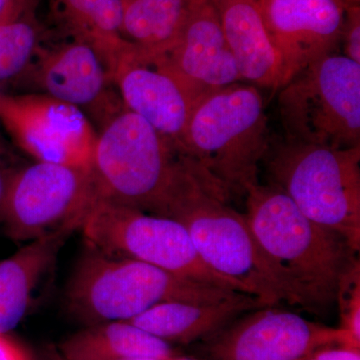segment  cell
I'll return each instance as SVG.
<instances>
[{
	"label": "cell",
	"mask_w": 360,
	"mask_h": 360,
	"mask_svg": "<svg viewBox=\"0 0 360 360\" xmlns=\"http://www.w3.org/2000/svg\"><path fill=\"white\" fill-rule=\"evenodd\" d=\"M241 79L281 89L290 79L262 18L258 0H212Z\"/></svg>",
	"instance_id": "obj_16"
},
{
	"label": "cell",
	"mask_w": 360,
	"mask_h": 360,
	"mask_svg": "<svg viewBox=\"0 0 360 360\" xmlns=\"http://www.w3.org/2000/svg\"><path fill=\"white\" fill-rule=\"evenodd\" d=\"M195 163L180 158L161 217L184 225L200 259L266 307L288 296L258 246L245 214Z\"/></svg>",
	"instance_id": "obj_2"
},
{
	"label": "cell",
	"mask_w": 360,
	"mask_h": 360,
	"mask_svg": "<svg viewBox=\"0 0 360 360\" xmlns=\"http://www.w3.org/2000/svg\"><path fill=\"white\" fill-rule=\"evenodd\" d=\"M54 9L71 39L96 49L110 71L130 45L122 35L120 0H54Z\"/></svg>",
	"instance_id": "obj_20"
},
{
	"label": "cell",
	"mask_w": 360,
	"mask_h": 360,
	"mask_svg": "<svg viewBox=\"0 0 360 360\" xmlns=\"http://www.w3.org/2000/svg\"><path fill=\"white\" fill-rule=\"evenodd\" d=\"M340 328L310 321L278 307L240 315L206 338L210 360H305L316 350L342 345Z\"/></svg>",
	"instance_id": "obj_11"
},
{
	"label": "cell",
	"mask_w": 360,
	"mask_h": 360,
	"mask_svg": "<svg viewBox=\"0 0 360 360\" xmlns=\"http://www.w3.org/2000/svg\"><path fill=\"white\" fill-rule=\"evenodd\" d=\"M262 307L266 305L246 293L217 302H167L129 322L169 345H191L206 340L240 315Z\"/></svg>",
	"instance_id": "obj_17"
},
{
	"label": "cell",
	"mask_w": 360,
	"mask_h": 360,
	"mask_svg": "<svg viewBox=\"0 0 360 360\" xmlns=\"http://www.w3.org/2000/svg\"><path fill=\"white\" fill-rule=\"evenodd\" d=\"M32 7V0H0V22L13 20Z\"/></svg>",
	"instance_id": "obj_28"
},
{
	"label": "cell",
	"mask_w": 360,
	"mask_h": 360,
	"mask_svg": "<svg viewBox=\"0 0 360 360\" xmlns=\"http://www.w3.org/2000/svg\"><path fill=\"white\" fill-rule=\"evenodd\" d=\"M336 302L340 307L342 347L360 350V264L352 260L341 277Z\"/></svg>",
	"instance_id": "obj_23"
},
{
	"label": "cell",
	"mask_w": 360,
	"mask_h": 360,
	"mask_svg": "<svg viewBox=\"0 0 360 360\" xmlns=\"http://www.w3.org/2000/svg\"><path fill=\"white\" fill-rule=\"evenodd\" d=\"M269 148L264 98L253 85L233 84L194 104L180 153L227 195H246Z\"/></svg>",
	"instance_id": "obj_3"
},
{
	"label": "cell",
	"mask_w": 360,
	"mask_h": 360,
	"mask_svg": "<svg viewBox=\"0 0 360 360\" xmlns=\"http://www.w3.org/2000/svg\"><path fill=\"white\" fill-rule=\"evenodd\" d=\"M265 27L290 78L333 53L345 20L341 0H258Z\"/></svg>",
	"instance_id": "obj_15"
},
{
	"label": "cell",
	"mask_w": 360,
	"mask_h": 360,
	"mask_svg": "<svg viewBox=\"0 0 360 360\" xmlns=\"http://www.w3.org/2000/svg\"><path fill=\"white\" fill-rule=\"evenodd\" d=\"M85 245L113 257L139 260L177 276L246 293L200 259L184 225L94 195L80 225ZM248 295V293H246Z\"/></svg>",
	"instance_id": "obj_8"
},
{
	"label": "cell",
	"mask_w": 360,
	"mask_h": 360,
	"mask_svg": "<svg viewBox=\"0 0 360 360\" xmlns=\"http://www.w3.org/2000/svg\"><path fill=\"white\" fill-rule=\"evenodd\" d=\"M286 141L333 148L360 146V63L331 53L281 89Z\"/></svg>",
	"instance_id": "obj_7"
},
{
	"label": "cell",
	"mask_w": 360,
	"mask_h": 360,
	"mask_svg": "<svg viewBox=\"0 0 360 360\" xmlns=\"http://www.w3.org/2000/svg\"><path fill=\"white\" fill-rule=\"evenodd\" d=\"M0 123L34 161L91 170L97 130L79 108L40 92L0 91Z\"/></svg>",
	"instance_id": "obj_10"
},
{
	"label": "cell",
	"mask_w": 360,
	"mask_h": 360,
	"mask_svg": "<svg viewBox=\"0 0 360 360\" xmlns=\"http://www.w3.org/2000/svg\"><path fill=\"white\" fill-rule=\"evenodd\" d=\"M264 160L270 184L359 253L360 146L333 148L285 139Z\"/></svg>",
	"instance_id": "obj_5"
},
{
	"label": "cell",
	"mask_w": 360,
	"mask_h": 360,
	"mask_svg": "<svg viewBox=\"0 0 360 360\" xmlns=\"http://www.w3.org/2000/svg\"><path fill=\"white\" fill-rule=\"evenodd\" d=\"M245 196L246 220L288 304L314 312L333 305L356 252L340 234L303 214L276 186L258 184Z\"/></svg>",
	"instance_id": "obj_1"
},
{
	"label": "cell",
	"mask_w": 360,
	"mask_h": 360,
	"mask_svg": "<svg viewBox=\"0 0 360 360\" xmlns=\"http://www.w3.org/2000/svg\"><path fill=\"white\" fill-rule=\"evenodd\" d=\"M70 233L61 231L30 241L0 262V335H8L25 319L35 288Z\"/></svg>",
	"instance_id": "obj_18"
},
{
	"label": "cell",
	"mask_w": 360,
	"mask_h": 360,
	"mask_svg": "<svg viewBox=\"0 0 360 360\" xmlns=\"http://www.w3.org/2000/svg\"><path fill=\"white\" fill-rule=\"evenodd\" d=\"M94 195L91 170L34 161L13 174L0 222L18 243L73 232L80 229Z\"/></svg>",
	"instance_id": "obj_9"
},
{
	"label": "cell",
	"mask_w": 360,
	"mask_h": 360,
	"mask_svg": "<svg viewBox=\"0 0 360 360\" xmlns=\"http://www.w3.org/2000/svg\"><path fill=\"white\" fill-rule=\"evenodd\" d=\"M352 1H356V0H352Z\"/></svg>",
	"instance_id": "obj_31"
},
{
	"label": "cell",
	"mask_w": 360,
	"mask_h": 360,
	"mask_svg": "<svg viewBox=\"0 0 360 360\" xmlns=\"http://www.w3.org/2000/svg\"><path fill=\"white\" fill-rule=\"evenodd\" d=\"M243 292L177 276L85 245L66 288L70 314L85 326L129 321L167 302H217Z\"/></svg>",
	"instance_id": "obj_4"
},
{
	"label": "cell",
	"mask_w": 360,
	"mask_h": 360,
	"mask_svg": "<svg viewBox=\"0 0 360 360\" xmlns=\"http://www.w3.org/2000/svg\"><path fill=\"white\" fill-rule=\"evenodd\" d=\"M151 56L195 103L210 92L243 80L212 0H193L174 44Z\"/></svg>",
	"instance_id": "obj_13"
},
{
	"label": "cell",
	"mask_w": 360,
	"mask_h": 360,
	"mask_svg": "<svg viewBox=\"0 0 360 360\" xmlns=\"http://www.w3.org/2000/svg\"><path fill=\"white\" fill-rule=\"evenodd\" d=\"M0 360H30L22 345L8 335H0Z\"/></svg>",
	"instance_id": "obj_27"
},
{
	"label": "cell",
	"mask_w": 360,
	"mask_h": 360,
	"mask_svg": "<svg viewBox=\"0 0 360 360\" xmlns=\"http://www.w3.org/2000/svg\"><path fill=\"white\" fill-rule=\"evenodd\" d=\"M193 0H120L123 39L150 56L179 37Z\"/></svg>",
	"instance_id": "obj_21"
},
{
	"label": "cell",
	"mask_w": 360,
	"mask_h": 360,
	"mask_svg": "<svg viewBox=\"0 0 360 360\" xmlns=\"http://www.w3.org/2000/svg\"><path fill=\"white\" fill-rule=\"evenodd\" d=\"M65 360H117L135 357L168 359L174 348L129 321L85 326L60 345Z\"/></svg>",
	"instance_id": "obj_19"
},
{
	"label": "cell",
	"mask_w": 360,
	"mask_h": 360,
	"mask_svg": "<svg viewBox=\"0 0 360 360\" xmlns=\"http://www.w3.org/2000/svg\"><path fill=\"white\" fill-rule=\"evenodd\" d=\"M168 360H198V359H191V357L179 356V355H175V356L170 357V359Z\"/></svg>",
	"instance_id": "obj_30"
},
{
	"label": "cell",
	"mask_w": 360,
	"mask_h": 360,
	"mask_svg": "<svg viewBox=\"0 0 360 360\" xmlns=\"http://www.w3.org/2000/svg\"><path fill=\"white\" fill-rule=\"evenodd\" d=\"M305 360H360V350L330 345L316 350Z\"/></svg>",
	"instance_id": "obj_26"
},
{
	"label": "cell",
	"mask_w": 360,
	"mask_h": 360,
	"mask_svg": "<svg viewBox=\"0 0 360 360\" xmlns=\"http://www.w3.org/2000/svg\"><path fill=\"white\" fill-rule=\"evenodd\" d=\"M127 110L148 122L180 153L195 101L153 56L130 44L110 70Z\"/></svg>",
	"instance_id": "obj_14"
},
{
	"label": "cell",
	"mask_w": 360,
	"mask_h": 360,
	"mask_svg": "<svg viewBox=\"0 0 360 360\" xmlns=\"http://www.w3.org/2000/svg\"><path fill=\"white\" fill-rule=\"evenodd\" d=\"M345 58L360 63V9L359 6H349L345 11L342 35Z\"/></svg>",
	"instance_id": "obj_24"
},
{
	"label": "cell",
	"mask_w": 360,
	"mask_h": 360,
	"mask_svg": "<svg viewBox=\"0 0 360 360\" xmlns=\"http://www.w3.org/2000/svg\"><path fill=\"white\" fill-rule=\"evenodd\" d=\"M40 51V30L32 7L0 22V86L25 77Z\"/></svg>",
	"instance_id": "obj_22"
},
{
	"label": "cell",
	"mask_w": 360,
	"mask_h": 360,
	"mask_svg": "<svg viewBox=\"0 0 360 360\" xmlns=\"http://www.w3.org/2000/svg\"><path fill=\"white\" fill-rule=\"evenodd\" d=\"M22 165L16 163L11 156L6 153L4 146L0 144V210L6 200L7 189L13 174Z\"/></svg>",
	"instance_id": "obj_25"
},
{
	"label": "cell",
	"mask_w": 360,
	"mask_h": 360,
	"mask_svg": "<svg viewBox=\"0 0 360 360\" xmlns=\"http://www.w3.org/2000/svg\"><path fill=\"white\" fill-rule=\"evenodd\" d=\"M168 359H153V357H135V359H123L117 360H168Z\"/></svg>",
	"instance_id": "obj_29"
},
{
	"label": "cell",
	"mask_w": 360,
	"mask_h": 360,
	"mask_svg": "<svg viewBox=\"0 0 360 360\" xmlns=\"http://www.w3.org/2000/svg\"><path fill=\"white\" fill-rule=\"evenodd\" d=\"M28 72L40 94L79 108L99 129L124 108L101 54L82 40L40 49Z\"/></svg>",
	"instance_id": "obj_12"
},
{
	"label": "cell",
	"mask_w": 360,
	"mask_h": 360,
	"mask_svg": "<svg viewBox=\"0 0 360 360\" xmlns=\"http://www.w3.org/2000/svg\"><path fill=\"white\" fill-rule=\"evenodd\" d=\"M181 153L127 108L97 131L91 174L97 195L161 215Z\"/></svg>",
	"instance_id": "obj_6"
}]
</instances>
